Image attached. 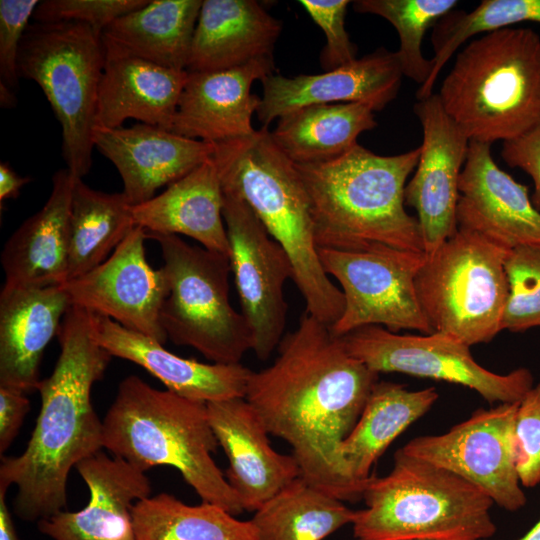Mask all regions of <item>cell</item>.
<instances>
[{
    "label": "cell",
    "mask_w": 540,
    "mask_h": 540,
    "mask_svg": "<svg viewBox=\"0 0 540 540\" xmlns=\"http://www.w3.org/2000/svg\"><path fill=\"white\" fill-rule=\"evenodd\" d=\"M278 356L252 372L245 399L269 434L293 450L300 477L341 501L363 498L340 446L356 425L378 374L348 353L330 326L306 311L283 336Z\"/></svg>",
    "instance_id": "obj_1"
},
{
    "label": "cell",
    "mask_w": 540,
    "mask_h": 540,
    "mask_svg": "<svg viewBox=\"0 0 540 540\" xmlns=\"http://www.w3.org/2000/svg\"><path fill=\"white\" fill-rule=\"evenodd\" d=\"M57 337L60 354L51 375L37 386L41 408L27 447L0 464V487H17L15 513L25 521L63 511L71 469L103 448V423L91 390L112 356L92 337L89 312L81 307H69Z\"/></svg>",
    "instance_id": "obj_2"
},
{
    "label": "cell",
    "mask_w": 540,
    "mask_h": 540,
    "mask_svg": "<svg viewBox=\"0 0 540 540\" xmlns=\"http://www.w3.org/2000/svg\"><path fill=\"white\" fill-rule=\"evenodd\" d=\"M421 149L383 156L357 144L329 162L298 165L318 248L424 253L417 217L405 210V188ZM425 254V253H424Z\"/></svg>",
    "instance_id": "obj_3"
},
{
    "label": "cell",
    "mask_w": 540,
    "mask_h": 540,
    "mask_svg": "<svg viewBox=\"0 0 540 540\" xmlns=\"http://www.w3.org/2000/svg\"><path fill=\"white\" fill-rule=\"evenodd\" d=\"M213 145L223 192L243 199L284 249L306 312L333 325L342 315L345 299L321 264L310 201L296 164L276 145L268 127Z\"/></svg>",
    "instance_id": "obj_4"
},
{
    "label": "cell",
    "mask_w": 540,
    "mask_h": 540,
    "mask_svg": "<svg viewBox=\"0 0 540 540\" xmlns=\"http://www.w3.org/2000/svg\"><path fill=\"white\" fill-rule=\"evenodd\" d=\"M102 423L103 448L113 456L143 472L155 466H172L202 502L234 516L244 511L211 456L218 441L207 403L155 389L130 375L119 384Z\"/></svg>",
    "instance_id": "obj_5"
},
{
    "label": "cell",
    "mask_w": 540,
    "mask_h": 540,
    "mask_svg": "<svg viewBox=\"0 0 540 540\" xmlns=\"http://www.w3.org/2000/svg\"><path fill=\"white\" fill-rule=\"evenodd\" d=\"M470 141L512 140L540 122V36L506 27L457 53L437 93Z\"/></svg>",
    "instance_id": "obj_6"
},
{
    "label": "cell",
    "mask_w": 540,
    "mask_h": 540,
    "mask_svg": "<svg viewBox=\"0 0 540 540\" xmlns=\"http://www.w3.org/2000/svg\"><path fill=\"white\" fill-rule=\"evenodd\" d=\"M362 499L356 540H486L496 532L483 490L401 449L388 475L370 477Z\"/></svg>",
    "instance_id": "obj_7"
},
{
    "label": "cell",
    "mask_w": 540,
    "mask_h": 540,
    "mask_svg": "<svg viewBox=\"0 0 540 540\" xmlns=\"http://www.w3.org/2000/svg\"><path fill=\"white\" fill-rule=\"evenodd\" d=\"M105 65L101 35L79 22L28 26L18 57L20 78L42 89L61 126L62 153L76 178L92 166L99 85Z\"/></svg>",
    "instance_id": "obj_8"
},
{
    "label": "cell",
    "mask_w": 540,
    "mask_h": 540,
    "mask_svg": "<svg viewBox=\"0 0 540 540\" xmlns=\"http://www.w3.org/2000/svg\"><path fill=\"white\" fill-rule=\"evenodd\" d=\"M510 249L458 225L425 260L415 277L421 309L434 332L468 346L490 342L500 331L507 301L504 268Z\"/></svg>",
    "instance_id": "obj_9"
},
{
    "label": "cell",
    "mask_w": 540,
    "mask_h": 540,
    "mask_svg": "<svg viewBox=\"0 0 540 540\" xmlns=\"http://www.w3.org/2000/svg\"><path fill=\"white\" fill-rule=\"evenodd\" d=\"M158 242L168 293L160 311L167 337L220 364L240 363L253 335L229 298V257L193 246L177 235L147 233Z\"/></svg>",
    "instance_id": "obj_10"
},
{
    "label": "cell",
    "mask_w": 540,
    "mask_h": 540,
    "mask_svg": "<svg viewBox=\"0 0 540 540\" xmlns=\"http://www.w3.org/2000/svg\"><path fill=\"white\" fill-rule=\"evenodd\" d=\"M350 355L375 373L398 372L459 384L493 403H517L533 386L527 368L498 374L478 364L470 346L448 333L399 334L365 326L341 337Z\"/></svg>",
    "instance_id": "obj_11"
},
{
    "label": "cell",
    "mask_w": 540,
    "mask_h": 540,
    "mask_svg": "<svg viewBox=\"0 0 540 540\" xmlns=\"http://www.w3.org/2000/svg\"><path fill=\"white\" fill-rule=\"evenodd\" d=\"M324 271L341 285L345 306L330 326L343 337L365 326H385L398 333L416 330L433 333L415 289V277L424 253L395 249L349 252L318 248Z\"/></svg>",
    "instance_id": "obj_12"
},
{
    "label": "cell",
    "mask_w": 540,
    "mask_h": 540,
    "mask_svg": "<svg viewBox=\"0 0 540 540\" xmlns=\"http://www.w3.org/2000/svg\"><path fill=\"white\" fill-rule=\"evenodd\" d=\"M223 196L229 260L241 313L252 331V350L265 361L285 335L288 305L283 289L293 278L292 264L243 199L229 192Z\"/></svg>",
    "instance_id": "obj_13"
},
{
    "label": "cell",
    "mask_w": 540,
    "mask_h": 540,
    "mask_svg": "<svg viewBox=\"0 0 540 540\" xmlns=\"http://www.w3.org/2000/svg\"><path fill=\"white\" fill-rule=\"evenodd\" d=\"M517 406L478 409L446 433L413 438L401 450L474 484L499 507L517 511L527 501L514 449Z\"/></svg>",
    "instance_id": "obj_14"
},
{
    "label": "cell",
    "mask_w": 540,
    "mask_h": 540,
    "mask_svg": "<svg viewBox=\"0 0 540 540\" xmlns=\"http://www.w3.org/2000/svg\"><path fill=\"white\" fill-rule=\"evenodd\" d=\"M146 230L135 226L106 261L60 285L71 305L100 314L123 327L165 344L160 311L168 293L162 267L145 255Z\"/></svg>",
    "instance_id": "obj_15"
},
{
    "label": "cell",
    "mask_w": 540,
    "mask_h": 540,
    "mask_svg": "<svg viewBox=\"0 0 540 540\" xmlns=\"http://www.w3.org/2000/svg\"><path fill=\"white\" fill-rule=\"evenodd\" d=\"M423 133L405 205L415 209L425 255L434 253L457 230L459 180L470 140L445 111L437 93L414 105Z\"/></svg>",
    "instance_id": "obj_16"
},
{
    "label": "cell",
    "mask_w": 540,
    "mask_h": 540,
    "mask_svg": "<svg viewBox=\"0 0 540 540\" xmlns=\"http://www.w3.org/2000/svg\"><path fill=\"white\" fill-rule=\"evenodd\" d=\"M403 73L395 52L384 47L321 74L286 77L270 74L261 82L263 95L256 115L262 127L299 108L364 103L375 112L398 95Z\"/></svg>",
    "instance_id": "obj_17"
},
{
    "label": "cell",
    "mask_w": 540,
    "mask_h": 540,
    "mask_svg": "<svg viewBox=\"0 0 540 540\" xmlns=\"http://www.w3.org/2000/svg\"><path fill=\"white\" fill-rule=\"evenodd\" d=\"M458 225L482 233L507 249L540 247V212L527 186L493 160L491 145L470 141L459 180Z\"/></svg>",
    "instance_id": "obj_18"
},
{
    "label": "cell",
    "mask_w": 540,
    "mask_h": 540,
    "mask_svg": "<svg viewBox=\"0 0 540 540\" xmlns=\"http://www.w3.org/2000/svg\"><path fill=\"white\" fill-rule=\"evenodd\" d=\"M207 411L229 461L226 479L244 511L256 512L300 477L296 459L271 447L265 425L245 398L207 403Z\"/></svg>",
    "instance_id": "obj_19"
},
{
    "label": "cell",
    "mask_w": 540,
    "mask_h": 540,
    "mask_svg": "<svg viewBox=\"0 0 540 540\" xmlns=\"http://www.w3.org/2000/svg\"><path fill=\"white\" fill-rule=\"evenodd\" d=\"M75 468L89 489L88 504L38 521L39 530L54 540H136L132 507L151 495L145 472L102 451Z\"/></svg>",
    "instance_id": "obj_20"
},
{
    "label": "cell",
    "mask_w": 540,
    "mask_h": 540,
    "mask_svg": "<svg viewBox=\"0 0 540 540\" xmlns=\"http://www.w3.org/2000/svg\"><path fill=\"white\" fill-rule=\"evenodd\" d=\"M94 147L118 170L123 193L132 205L153 198L156 191L184 177L212 157L214 145L156 126L93 130Z\"/></svg>",
    "instance_id": "obj_21"
},
{
    "label": "cell",
    "mask_w": 540,
    "mask_h": 540,
    "mask_svg": "<svg viewBox=\"0 0 540 540\" xmlns=\"http://www.w3.org/2000/svg\"><path fill=\"white\" fill-rule=\"evenodd\" d=\"M89 315L92 337L102 348L112 357L141 366L167 390L204 403L245 398L252 371L242 364H206L183 358L109 317L92 312Z\"/></svg>",
    "instance_id": "obj_22"
},
{
    "label": "cell",
    "mask_w": 540,
    "mask_h": 540,
    "mask_svg": "<svg viewBox=\"0 0 540 540\" xmlns=\"http://www.w3.org/2000/svg\"><path fill=\"white\" fill-rule=\"evenodd\" d=\"M274 70L273 59H263L227 70L188 73L171 132L212 144L253 134L252 117L261 98L251 87Z\"/></svg>",
    "instance_id": "obj_23"
},
{
    "label": "cell",
    "mask_w": 540,
    "mask_h": 540,
    "mask_svg": "<svg viewBox=\"0 0 540 540\" xmlns=\"http://www.w3.org/2000/svg\"><path fill=\"white\" fill-rule=\"evenodd\" d=\"M71 306L60 286L0 292V386L37 390L43 352Z\"/></svg>",
    "instance_id": "obj_24"
},
{
    "label": "cell",
    "mask_w": 540,
    "mask_h": 540,
    "mask_svg": "<svg viewBox=\"0 0 540 540\" xmlns=\"http://www.w3.org/2000/svg\"><path fill=\"white\" fill-rule=\"evenodd\" d=\"M75 178L65 168L54 173L44 206L6 241L1 264L5 286L42 288L67 281L69 219Z\"/></svg>",
    "instance_id": "obj_25"
},
{
    "label": "cell",
    "mask_w": 540,
    "mask_h": 540,
    "mask_svg": "<svg viewBox=\"0 0 540 540\" xmlns=\"http://www.w3.org/2000/svg\"><path fill=\"white\" fill-rule=\"evenodd\" d=\"M281 30V21L256 0H204L186 71H220L273 59Z\"/></svg>",
    "instance_id": "obj_26"
},
{
    "label": "cell",
    "mask_w": 540,
    "mask_h": 540,
    "mask_svg": "<svg viewBox=\"0 0 540 540\" xmlns=\"http://www.w3.org/2000/svg\"><path fill=\"white\" fill-rule=\"evenodd\" d=\"M186 70L105 50L96 126L119 128L127 119L171 131Z\"/></svg>",
    "instance_id": "obj_27"
},
{
    "label": "cell",
    "mask_w": 540,
    "mask_h": 540,
    "mask_svg": "<svg viewBox=\"0 0 540 540\" xmlns=\"http://www.w3.org/2000/svg\"><path fill=\"white\" fill-rule=\"evenodd\" d=\"M223 190L211 158L171 183L159 195L132 206L136 226L147 233L184 235L229 257Z\"/></svg>",
    "instance_id": "obj_28"
},
{
    "label": "cell",
    "mask_w": 540,
    "mask_h": 540,
    "mask_svg": "<svg viewBox=\"0 0 540 540\" xmlns=\"http://www.w3.org/2000/svg\"><path fill=\"white\" fill-rule=\"evenodd\" d=\"M201 0H152L102 32L106 51L186 70Z\"/></svg>",
    "instance_id": "obj_29"
},
{
    "label": "cell",
    "mask_w": 540,
    "mask_h": 540,
    "mask_svg": "<svg viewBox=\"0 0 540 540\" xmlns=\"http://www.w3.org/2000/svg\"><path fill=\"white\" fill-rule=\"evenodd\" d=\"M438 397L434 387L414 391L394 382L377 381L356 425L340 446L349 477L365 489L378 458Z\"/></svg>",
    "instance_id": "obj_30"
},
{
    "label": "cell",
    "mask_w": 540,
    "mask_h": 540,
    "mask_svg": "<svg viewBox=\"0 0 540 540\" xmlns=\"http://www.w3.org/2000/svg\"><path fill=\"white\" fill-rule=\"evenodd\" d=\"M377 126L375 110L364 103L310 105L279 118L271 136L295 164L332 161L350 151L360 134Z\"/></svg>",
    "instance_id": "obj_31"
},
{
    "label": "cell",
    "mask_w": 540,
    "mask_h": 540,
    "mask_svg": "<svg viewBox=\"0 0 540 540\" xmlns=\"http://www.w3.org/2000/svg\"><path fill=\"white\" fill-rule=\"evenodd\" d=\"M123 192L105 193L75 178L69 219L67 281L108 259L136 226Z\"/></svg>",
    "instance_id": "obj_32"
},
{
    "label": "cell",
    "mask_w": 540,
    "mask_h": 540,
    "mask_svg": "<svg viewBox=\"0 0 540 540\" xmlns=\"http://www.w3.org/2000/svg\"><path fill=\"white\" fill-rule=\"evenodd\" d=\"M357 511L298 477L262 505L251 519L258 540H323Z\"/></svg>",
    "instance_id": "obj_33"
},
{
    "label": "cell",
    "mask_w": 540,
    "mask_h": 540,
    "mask_svg": "<svg viewBox=\"0 0 540 540\" xmlns=\"http://www.w3.org/2000/svg\"><path fill=\"white\" fill-rule=\"evenodd\" d=\"M131 512L136 540H258L251 520L208 502L190 506L168 493L137 501Z\"/></svg>",
    "instance_id": "obj_34"
},
{
    "label": "cell",
    "mask_w": 540,
    "mask_h": 540,
    "mask_svg": "<svg viewBox=\"0 0 540 540\" xmlns=\"http://www.w3.org/2000/svg\"><path fill=\"white\" fill-rule=\"evenodd\" d=\"M522 22L540 24V0H483L473 10H452L434 26L433 69L429 79L419 86L416 98L433 94V87L444 65L468 39Z\"/></svg>",
    "instance_id": "obj_35"
},
{
    "label": "cell",
    "mask_w": 540,
    "mask_h": 540,
    "mask_svg": "<svg viewBox=\"0 0 540 540\" xmlns=\"http://www.w3.org/2000/svg\"><path fill=\"white\" fill-rule=\"evenodd\" d=\"M457 4L456 0H358L353 8L358 13L380 16L395 28L400 42L395 53L403 76L422 86L433 69L432 59L422 52L426 31Z\"/></svg>",
    "instance_id": "obj_36"
},
{
    "label": "cell",
    "mask_w": 540,
    "mask_h": 540,
    "mask_svg": "<svg viewBox=\"0 0 540 540\" xmlns=\"http://www.w3.org/2000/svg\"><path fill=\"white\" fill-rule=\"evenodd\" d=\"M504 268L508 295L501 329L523 332L540 326V247L510 249Z\"/></svg>",
    "instance_id": "obj_37"
},
{
    "label": "cell",
    "mask_w": 540,
    "mask_h": 540,
    "mask_svg": "<svg viewBox=\"0 0 540 540\" xmlns=\"http://www.w3.org/2000/svg\"><path fill=\"white\" fill-rule=\"evenodd\" d=\"M149 0H44L39 1L33 19L41 23L79 22L102 32L116 19L135 11Z\"/></svg>",
    "instance_id": "obj_38"
},
{
    "label": "cell",
    "mask_w": 540,
    "mask_h": 540,
    "mask_svg": "<svg viewBox=\"0 0 540 540\" xmlns=\"http://www.w3.org/2000/svg\"><path fill=\"white\" fill-rule=\"evenodd\" d=\"M517 472L524 487L540 483V382L518 402L514 421Z\"/></svg>",
    "instance_id": "obj_39"
},
{
    "label": "cell",
    "mask_w": 540,
    "mask_h": 540,
    "mask_svg": "<svg viewBox=\"0 0 540 540\" xmlns=\"http://www.w3.org/2000/svg\"><path fill=\"white\" fill-rule=\"evenodd\" d=\"M314 23L323 31L326 43L320 54V63L330 71L355 61L357 46L350 40L345 28L348 0H301Z\"/></svg>",
    "instance_id": "obj_40"
},
{
    "label": "cell",
    "mask_w": 540,
    "mask_h": 540,
    "mask_svg": "<svg viewBox=\"0 0 540 540\" xmlns=\"http://www.w3.org/2000/svg\"><path fill=\"white\" fill-rule=\"evenodd\" d=\"M38 4V0H0V83L11 89L20 78V46Z\"/></svg>",
    "instance_id": "obj_41"
},
{
    "label": "cell",
    "mask_w": 540,
    "mask_h": 540,
    "mask_svg": "<svg viewBox=\"0 0 540 540\" xmlns=\"http://www.w3.org/2000/svg\"><path fill=\"white\" fill-rule=\"evenodd\" d=\"M501 157L512 168L528 174L534 184L531 201L540 212V122L524 134L503 142Z\"/></svg>",
    "instance_id": "obj_42"
},
{
    "label": "cell",
    "mask_w": 540,
    "mask_h": 540,
    "mask_svg": "<svg viewBox=\"0 0 540 540\" xmlns=\"http://www.w3.org/2000/svg\"><path fill=\"white\" fill-rule=\"evenodd\" d=\"M25 393L0 386V453L3 454L14 441L30 409Z\"/></svg>",
    "instance_id": "obj_43"
},
{
    "label": "cell",
    "mask_w": 540,
    "mask_h": 540,
    "mask_svg": "<svg viewBox=\"0 0 540 540\" xmlns=\"http://www.w3.org/2000/svg\"><path fill=\"white\" fill-rule=\"evenodd\" d=\"M31 181L20 176L7 162L0 163V202L17 198L21 188Z\"/></svg>",
    "instance_id": "obj_44"
},
{
    "label": "cell",
    "mask_w": 540,
    "mask_h": 540,
    "mask_svg": "<svg viewBox=\"0 0 540 540\" xmlns=\"http://www.w3.org/2000/svg\"><path fill=\"white\" fill-rule=\"evenodd\" d=\"M6 491L0 487V540H19L6 503Z\"/></svg>",
    "instance_id": "obj_45"
},
{
    "label": "cell",
    "mask_w": 540,
    "mask_h": 540,
    "mask_svg": "<svg viewBox=\"0 0 540 540\" xmlns=\"http://www.w3.org/2000/svg\"><path fill=\"white\" fill-rule=\"evenodd\" d=\"M0 100L2 107L12 108L16 104V98L12 93V89L0 83Z\"/></svg>",
    "instance_id": "obj_46"
},
{
    "label": "cell",
    "mask_w": 540,
    "mask_h": 540,
    "mask_svg": "<svg viewBox=\"0 0 540 540\" xmlns=\"http://www.w3.org/2000/svg\"><path fill=\"white\" fill-rule=\"evenodd\" d=\"M519 540H540V520Z\"/></svg>",
    "instance_id": "obj_47"
}]
</instances>
